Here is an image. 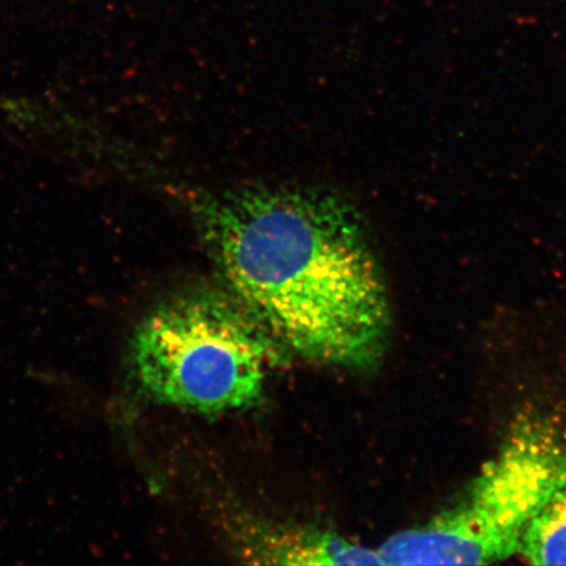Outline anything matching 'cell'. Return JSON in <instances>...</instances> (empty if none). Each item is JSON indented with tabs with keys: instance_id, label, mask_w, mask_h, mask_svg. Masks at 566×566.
<instances>
[{
	"instance_id": "3",
	"label": "cell",
	"mask_w": 566,
	"mask_h": 566,
	"mask_svg": "<svg viewBox=\"0 0 566 566\" xmlns=\"http://www.w3.org/2000/svg\"><path fill=\"white\" fill-rule=\"evenodd\" d=\"M566 448L546 420L514 424L470 490L421 526L378 548L384 565H481L518 555L523 536L546 502Z\"/></svg>"
},
{
	"instance_id": "2",
	"label": "cell",
	"mask_w": 566,
	"mask_h": 566,
	"mask_svg": "<svg viewBox=\"0 0 566 566\" xmlns=\"http://www.w3.org/2000/svg\"><path fill=\"white\" fill-rule=\"evenodd\" d=\"M280 346L235 295L200 289L160 303L140 322L133 369L165 405L229 412L261 399Z\"/></svg>"
},
{
	"instance_id": "5",
	"label": "cell",
	"mask_w": 566,
	"mask_h": 566,
	"mask_svg": "<svg viewBox=\"0 0 566 566\" xmlns=\"http://www.w3.org/2000/svg\"><path fill=\"white\" fill-rule=\"evenodd\" d=\"M535 565H566V459L518 552Z\"/></svg>"
},
{
	"instance_id": "1",
	"label": "cell",
	"mask_w": 566,
	"mask_h": 566,
	"mask_svg": "<svg viewBox=\"0 0 566 566\" xmlns=\"http://www.w3.org/2000/svg\"><path fill=\"white\" fill-rule=\"evenodd\" d=\"M193 214L231 293L283 348L357 370L384 359L391 303L349 201L324 189L251 186L198 197Z\"/></svg>"
},
{
	"instance_id": "4",
	"label": "cell",
	"mask_w": 566,
	"mask_h": 566,
	"mask_svg": "<svg viewBox=\"0 0 566 566\" xmlns=\"http://www.w3.org/2000/svg\"><path fill=\"white\" fill-rule=\"evenodd\" d=\"M233 526L239 555L253 564L384 565L378 549L363 547L327 530L253 518H240Z\"/></svg>"
}]
</instances>
